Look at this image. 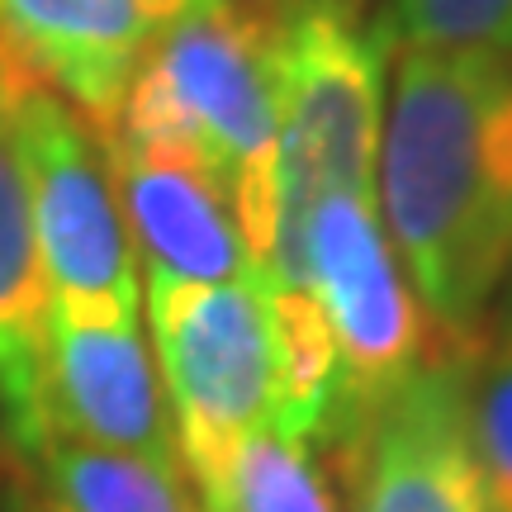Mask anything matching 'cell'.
Masks as SVG:
<instances>
[{"instance_id":"cell-9","label":"cell","mask_w":512,"mask_h":512,"mask_svg":"<svg viewBox=\"0 0 512 512\" xmlns=\"http://www.w3.org/2000/svg\"><path fill=\"white\" fill-rule=\"evenodd\" d=\"M43 403L53 437L185 470L166 413L162 375L138 318H53Z\"/></svg>"},{"instance_id":"cell-16","label":"cell","mask_w":512,"mask_h":512,"mask_svg":"<svg viewBox=\"0 0 512 512\" xmlns=\"http://www.w3.org/2000/svg\"><path fill=\"white\" fill-rule=\"evenodd\" d=\"M233 5L256 10V15H266V19H280V15H290V10H299V5H309V0H233Z\"/></svg>"},{"instance_id":"cell-3","label":"cell","mask_w":512,"mask_h":512,"mask_svg":"<svg viewBox=\"0 0 512 512\" xmlns=\"http://www.w3.org/2000/svg\"><path fill=\"white\" fill-rule=\"evenodd\" d=\"M389 48V19H366L361 0H309L275 19L280 214L261 285L290 271L299 233L328 195H375Z\"/></svg>"},{"instance_id":"cell-4","label":"cell","mask_w":512,"mask_h":512,"mask_svg":"<svg viewBox=\"0 0 512 512\" xmlns=\"http://www.w3.org/2000/svg\"><path fill=\"white\" fill-rule=\"evenodd\" d=\"M0 110L10 128L53 318H138L143 280L105 133L0 53Z\"/></svg>"},{"instance_id":"cell-10","label":"cell","mask_w":512,"mask_h":512,"mask_svg":"<svg viewBox=\"0 0 512 512\" xmlns=\"http://www.w3.org/2000/svg\"><path fill=\"white\" fill-rule=\"evenodd\" d=\"M105 143L128 233L147 275L190 285L256 280L233 195L200 152L114 133H105Z\"/></svg>"},{"instance_id":"cell-8","label":"cell","mask_w":512,"mask_h":512,"mask_svg":"<svg viewBox=\"0 0 512 512\" xmlns=\"http://www.w3.org/2000/svg\"><path fill=\"white\" fill-rule=\"evenodd\" d=\"M200 0H0V53L110 133L147 53Z\"/></svg>"},{"instance_id":"cell-1","label":"cell","mask_w":512,"mask_h":512,"mask_svg":"<svg viewBox=\"0 0 512 512\" xmlns=\"http://www.w3.org/2000/svg\"><path fill=\"white\" fill-rule=\"evenodd\" d=\"M375 204L427 318L470 337L512 275V53L403 48Z\"/></svg>"},{"instance_id":"cell-11","label":"cell","mask_w":512,"mask_h":512,"mask_svg":"<svg viewBox=\"0 0 512 512\" xmlns=\"http://www.w3.org/2000/svg\"><path fill=\"white\" fill-rule=\"evenodd\" d=\"M48 328H53V294L38 256L5 110H0V422L10 441L34 460L53 441L48 403H43Z\"/></svg>"},{"instance_id":"cell-15","label":"cell","mask_w":512,"mask_h":512,"mask_svg":"<svg viewBox=\"0 0 512 512\" xmlns=\"http://www.w3.org/2000/svg\"><path fill=\"white\" fill-rule=\"evenodd\" d=\"M384 19L403 48L512 53V0H394Z\"/></svg>"},{"instance_id":"cell-2","label":"cell","mask_w":512,"mask_h":512,"mask_svg":"<svg viewBox=\"0 0 512 512\" xmlns=\"http://www.w3.org/2000/svg\"><path fill=\"white\" fill-rule=\"evenodd\" d=\"M110 133L200 152L233 195L261 280L280 214L275 19L233 0H200L147 53Z\"/></svg>"},{"instance_id":"cell-13","label":"cell","mask_w":512,"mask_h":512,"mask_svg":"<svg viewBox=\"0 0 512 512\" xmlns=\"http://www.w3.org/2000/svg\"><path fill=\"white\" fill-rule=\"evenodd\" d=\"M200 512H337L313 441L261 427L200 494Z\"/></svg>"},{"instance_id":"cell-12","label":"cell","mask_w":512,"mask_h":512,"mask_svg":"<svg viewBox=\"0 0 512 512\" xmlns=\"http://www.w3.org/2000/svg\"><path fill=\"white\" fill-rule=\"evenodd\" d=\"M38 460L48 475V512H200V498L176 465L67 437H53Z\"/></svg>"},{"instance_id":"cell-7","label":"cell","mask_w":512,"mask_h":512,"mask_svg":"<svg viewBox=\"0 0 512 512\" xmlns=\"http://www.w3.org/2000/svg\"><path fill=\"white\" fill-rule=\"evenodd\" d=\"M470 351L451 337L332 446L351 512H503L470 441Z\"/></svg>"},{"instance_id":"cell-14","label":"cell","mask_w":512,"mask_h":512,"mask_svg":"<svg viewBox=\"0 0 512 512\" xmlns=\"http://www.w3.org/2000/svg\"><path fill=\"white\" fill-rule=\"evenodd\" d=\"M470 441L479 470L489 479V494L503 512H512V328L494 347L470 351Z\"/></svg>"},{"instance_id":"cell-5","label":"cell","mask_w":512,"mask_h":512,"mask_svg":"<svg viewBox=\"0 0 512 512\" xmlns=\"http://www.w3.org/2000/svg\"><path fill=\"white\" fill-rule=\"evenodd\" d=\"M166 413L195 498L242 441L271 427L280 403V342L261 280L190 285L143 280Z\"/></svg>"},{"instance_id":"cell-6","label":"cell","mask_w":512,"mask_h":512,"mask_svg":"<svg viewBox=\"0 0 512 512\" xmlns=\"http://www.w3.org/2000/svg\"><path fill=\"white\" fill-rule=\"evenodd\" d=\"M271 290H304L328 323L337 389L323 441L337 446L370 408L432 356V318L408 285L375 195H328L299 233L290 271Z\"/></svg>"}]
</instances>
